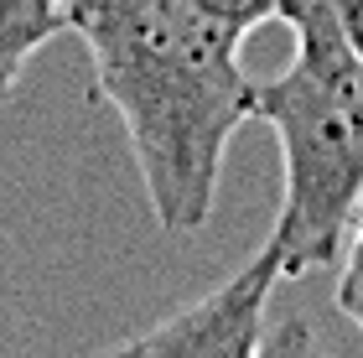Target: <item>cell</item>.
Instances as JSON below:
<instances>
[{
	"mask_svg": "<svg viewBox=\"0 0 363 358\" xmlns=\"http://www.w3.org/2000/svg\"><path fill=\"white\" fill-rule=\"evenodd\" d=\"M62 31L94 57V89L130 135L151 213L197 234L218 198L223 151L255 120L244 31L192 0H62Z\"/></svg>",
	"mask_w": 363,
	"mask_h": 358,
	"instance_id": "obj_1",
	"label": "cell"
},
{
	"mask_svg": "<svg viewBox=\"0 0 363 358\" xmlns=\"http://www.w3.org/2000/svg\"><path fill=\"white\" fill-rule=\"evenodd\" d=\"M192 6L213 11V16H218V21L239 26V31H250V26H259V21H270L280 0H192Z\"/></svg>",
	"mask_w": 363,
	"mask_h": 358,
	"instance_id": "obj_6",
	"label": "cell"
},
{
	"mask_svg": "<svg viewBox=\"0 0 363 358\" xmlns=\"http://www.w3.org/2000/svg\"><path fill=\"white\" fill-rule=\"evenodd\" d=\"M62 31V0H0V104L16 94L26 62Z\"/></svg>",
	"mask_w": 363,
	"mask_h": 358,
	"instance_id": "obj_4",
	"label": "cell"
},
{
	"mask_svg": "<svg viewBox=\"0 0 363 358\" xmlns=\"http://www.w3.org/2000/svg\"><path fill=\"white\" fill-rule=\"evenodd\" d=\"M337 16V26H342V37L353 42V52L363 57V0H327Z\"/></svg>",
	"mask_w": 363,
	"mask_h": 358,
	"instance_id": "obj_7",
	"label": "cell"
},
{
	"mask_svg": "<svg viewBox=\"0 0 363 358\" xmlns=\"http://www.w3.org/2000/svg\"><path fill=\"white\" fill-rule=\"evenodd\" d=\"M280 281H286L280 250L275 239H265L250 265L234 270L223 286H213L203 301L182 306L167 322L114 343V353L125 358H250L265 348V306Z\"/></svg>",
	"mask_w": 363,
	"mask_h": 358,
	"instance_id": "obj_3",
	"label": "cell"
},
{
	"mask_svg": "<svg viewBox=\"0 0 363 358\" xmlns=\"http://www.w3.org/2000/svg\"><path fill=\"white\" fill-rule=\"evenodd\" d=\"M337 312L363 332V203L348 229V254H342V275H337Z\"/></svg>",
	"mask_w": 363,
	"mask_h": 358,
	"instance_id": "obj_5",
	"label": "cell"
},
{
	"mask_svg": "<svg viewBox=\"0 0 363 358\" xmlns=\"http://www.w3.org/2000/svg\"><path fill=\"white\" fill-rule=\"evenodd\" d=\"M291 26V68L255 84V120L280 140V213L275 250L286 281L333 265L363 203V57L342 37L327 0H280Z\"/></svg>",
	"mask_w": 363,
	"mask_h": 358,
	"instance_id": "obj_2",
	"label": "cell"
}]
</instances>
